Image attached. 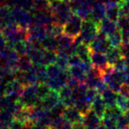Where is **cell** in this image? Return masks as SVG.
<instances>
[{"mask_svg": "<svg viewBox=\"0 0 129 129\" xmlns=\"http://www.w3.org/2000/svg\"><path fill=\"white\" fill-rule=\"evenodd\" d=\"M37 84L28 85L24 86L22 92L17 100L24 108L33 109L35 107L40 106L41 100L37 95Z\"/></svg>", "mask_w": 129, "mask_h": 129, "instance_id": "1", "label": "cell"}, {"mask_svg": "<svg viewBox=\"0 0 129 129\" xmlns=\"http://www.w3.org/2000/svg\"><path fill=\"white\" fill-rule=\"evenodd\" d=\"M8 47L12 48L16 44L27 40V29L21 28L17 25L6 27L2 30Z\"/></svg>", "mask_w": 129, "mask_h": 129, "instance_id": "2", "label": "cell"}, {"mask_svg": "<svg viewBox=\"0 0 129 129\" xmlns=\"http://www.w3.org/2000/svg\"><path fill=\"white\" fill-rule=\"evenodd\" d=\"M99 24L91 19L83 20L81 30L80 33V38L81 42L85 45H89L95 38L97 34L99 33Z\"/></svg>", "mask_w": 129, "mask_h": 129, "instance_id": "3", "label": "cell"}, {"mask_svg": "<svg viewBox=\"0 0 129 129\" xmlns=\"http://www.w3.org/2000/svg\"><path fill=\"white\" fill-rule=\"evenodd\" d=\"M12 15L16 23L24 29H28L34 24V17L32 12L21 8H11Z\"/></svg>", "mask_w": 129, "mask_h": 129, "instance_id": "4", "label": "cell"}, {"mask_svg": "<svg viewBox=\"0 0 129 129\" xmlns=\"http://www.w3.org/2000/svg\"><path fill=\"white\" fill-rule=\"evenodd\" d=\"M82 21L83 20L81 19L79 16L73 13V15L69 18L68 21L62 26L63 33L74 39L77 38V36H80L81 30V26H82Z\"/></svg>", "mask_w": 129, "mask_h": 129, "instance_id": "5", "label": "cell"}, {"mask_svg": "<svg viewBox=\"0 0 129 129\" xmlns=\"http://www.w3.org/2000/svg\"><path fill=\"white\" fill-rule=\"evenodd\" d=\"M89 48L90 51L106 53L112 48V45L108 39V36L101 31H99L95 38L89 45Z\"/></svg>", "mask_w": 129, "mask_h": 129, "instance_id": "6", "label": "cell"}, {"mask_svg": "<svg viewBox=\"0 0 129 129\" xmlns=\"http://www.w3.org/2000/svg\"><path fill=\"white\" fill-rule=\"evenodd\" d=\"M17 25L12 15V8L7 4L0 5V30Z\"/></svg>", "mask_w": 129, "mask_h": 129, "instance_id": "7", "label": "cell"}, {"mask_svg": "<svg viewBox=\"0 0 129 129\" xmlns=\"http://www.w3.org/2000/svg\"><path fill=\"white\" fill-rule=\"evenodd\" d=\"M90 63L92 64L94 68L100 70L102 74L110 67L105 53L90 51Z\"/></svg>", "mask_w": 129, "mask_h": 129, "instance_id": "8", "label": "cell"}, {"mask_svg": "<svg viewBox=\"0 0 129 129\" xmlns=\"http://www.w3.org/2000/svg\"><path fill=\"white\" fill-rule=\"evenodd\" d=\"M34 23L37 25L47 26L49 25L54 23L53 21V16L51 10H45L41 12H33Z\"/></svg>", "mask_w": 129, "mask_h": 129, "instance_id": "9", "label": "cell"}, {"mask_svg": "<svg viewBox=\"0 0 129 129\" xmlns=\"http://www.w3.org/2000/svg\"><path fill=\"white\" fill-rule=\"evenodd\" d=\"M62 116L71 122L72 124L82 122L84 115L75 106L66 107L62 113Z\"/></svg>", "mask_w": 129, "mask_h": 129, "instance_id": "10", "label": "cell"}, {"mask_svg": "<svg viewBox=\"0 0 129 129\" xmlns=\"http://www.w3.org/2000/svg\"><path fill=\"white\" fill-rule=\"evenodd\" d=\"M59 102H60V97H59L58 92L53 90H51L49 95L40 101V106L44 109L51 110Z\"/></svg>", "mask_w": 129, "mask_h": 129, "instance_id": "11", "label": "cell"}, {"mask_svg": "<svg viewBox=\"0 0 129 129\" xmlns=\"http://www.w3.org/2000/svg\"><path fill=\"white\" fill-rule=\"evenodd\" d=\"M82 123L85 126V128L94 129L101 126V120L94 113L93 110L90 109L84 114Z\"/></svg>", "mask_w": 129, "mask_h": 129, "instance_id": "12", "label": "cell"}, {"mask_svg": "<svg viewBox=\"0 0 129 129\" xmlns=\"http://www.w3.org/2000/svg\"><path fill=\"white\" fill-rule=\"evenodd\" d=\"M106 105L104 102L100 94H97L94 101L91 104V109L93 110L94 113L98 116V118L102 120L105 118V111H106Z\"/></svg>", "mask_w": 129, "mask_h": 129, "instance_id": "13", "label": "cell"}, {"mask_svg": "<svg viewBox=\"0 0 129 129\" xmlns=\"http://www.w3.org/2000/svg\"><path fill=\"white\" fill-rule=\"evenodd\" d=\"M105 17H106L105 4L96 3V4H94L92 10H91L90 19L99 24Z\"/></svg>", "mask_w": 129, "mask_h": 129, "instance_id": "14", "label": "cell"}, {"mask_svg": "<svg viewBox=\"0 0 129 129\" xmlns=\"http://www.w3.org/2000/svg\"><path fill=\"white\" fill-rule=\"evenodd\" d=\"M118 27L117 26L116 21L109 20V18L105 17L104 19L99 23V30L104 34H105L107 36L109 35L114 32L115 30H117Z\"/></svg>", "mask_w": 129, "mask_h": 129, "instance_id": "15", "label": "cell"}, {"mask_svg": "<svg viewBox=\"0 0 129 129\" xmlns=\"http://www.w3.org/2000/svg\"><path fill=\"white\" fill-rule=\"evenodd\" d=\"M104 102L106 105V107H114L116 106V101H117L118 93L115 92L110 88L107 87L106 89L100 93Z\"/></svg>", "mask_w": 129, "mask_h": 129, "instance_id": "16", "label": "cell"}, {"mask_svg": "<svg viewBox=\"0 0 129 129\" xmlns=\"http://www.w3.org/2000/svg\"><path fill=\"white\" fill-rule=\"evenodd\" d=\"M34 0H7L6 4L10 8H21L30 12H33Z\"/></svg>", "mask_w": 129, "mask_h": 129, "instance_id": "17", "label": "cell"}, {"mask_svg": "<svg viewBox=\"0 0 129 129\" xmlns=\"http://www.w3.org/2000/svg\"><path fill=\"white\" fill-rule=\"evenodd\" d=\"M74 38H72L71 36H68L64 33H62L60 36L57 37L58 40V47L56 49V52L58 51H65L66 49H68L72 44L74 43Z\"/></svg>", "mask_w": 129, "mask_h": 129, "instance_id": "18", "label": "cell"}, {"mask_svg": "<svg viewBox=\"0 0 129 129\" xmlns=\"http://www.w3.org/2000/svg\"><path fill=\"white\" fill-rule=\"evenodd\" d=\"M49 127L51 129H72V124L61 115L53 118Z\"/></svg>", "mask_w": 129, "mask_h": 129, "instance_id": "19", "label": "cell"}, {"mask_svg": "<svg viewBox=\"0 0 129 129\" xmlns=\"http://www.w3.org/2000/svg\"><path fill=\"white\" fill-rule=\"evenodd\" d=\"M68 72L71 77L75 78L79 82H84L86 79V72L81 67V64L79 66H73L68 68Z\"/></svg>", "mask_w": 129, "mask_h": 129, "instance_id": "20", "label": "cell"}, {"mask_svg": "<svg viewBox=\"0 0 129 129\" xmlns=\"http://www.w3.org/2000/svg\"><path fill=\"white\" fill-rule=\"evenodd\" d=\"M76 53L81 58L83 62H90V49L89 45H85L83 43L77 45Z\"/></svg>", "mask_w": 129, "mask_h": 129, "instance_id": "21", "label": "cell"}, {"mask_svg": "<svg viewBox=\"0 0 129 129\" xmlns=\"http://www.w3.org/2000/svg\"><path fill=\"white\" fill-rule=\"evenodd\" d=\"M105 54L107 59H108L109 64L110 66H112V67L119 58H121L122 57L119 47H112Z\"/></svg>", "mask_w": 129, "mask_h": 129, "instance_id": "22", "label": "cell"}, {"mask_svg": "<svg viewBox=\"0 0 129 129\" xmlns=\"http://www.w3.org/2000/svg\"><path fill=\"white\" fill-rule=\"evenodd\" d=\"M14 120L13 114L7 110H0V129L8 127Z\"/></svg>", "mask_w": 129, "mask_h": 129, "instance_id": "23", "label": "cell"}, {"mask_svg": "<svg viewBox=\"0 0 129 129\" xmlns=\"http://www.w3.org/2000/svg\"><path fill=\"white\" fill-rule=\"evenodd\" d=\"M42 48L47 50H54L56 51L58 47V40L57 37L47 36L41 42H40Z\"/></svg>", "mask_w": 129, "mask_h": 129, "instance_id": "24", "label": "cell"}, {"mask_svg": "<svg viewBox=\"0 0 129 129\" xmlns=\"http://www.w3.org/2000/svg\"><path fill=\"white\" fill-rule=\"evenodd\" d=\"M32 67V62L27 55L20 56L18 61V72H27Z\"/></svg>", "mask_w": 129, "mask_h": 129, "instance_id": "25", "label": "cell"}, {"mask_svg": "<svg viewBox=\"0 0 129 129\" xmlns=\"http://www.w3.org/2000/svg\"><path fill=\"white\" fill-rule=\"evenodd\" d=\"M108 39L109 40L110 44H111L112 47H120L122 44V35L119 29L115 30L114 32H113L112 34L109 35Z\"/></svg>", "mask_w": 129, "mask_h": 129, "instance_id": "26", "label": "cell"}, {"mask_svg": "<svg viewBox=\"0 0 129 129\" xmlns=\"http://www.w3.org/2000/svg\"><path fill=\"white\" fill-rule=\"evenodd\" d=\"M45 10H50L49 0H34L33 12H41Z\"/></svg>", "mask_w": 129, "mask_h": 129, "instance_id": "27", "label": "cell"}, {"mask_svg": "<svg viewBox=\"0 0 129 129\" xmlns=\"http://www.w3.org/2000/svg\"><path fill=\"white\" fill-rule=\"evenodd\" d=\"M128 102H129V100L127 97H125L124 95L118 93L116 105L118 106V108L120 109L121 112L124 114L128 111Z\"/></svg>", "mask_w": 129, "mask_h": 129, "instance_id": "28", "label": "cell"}, {"mask_svg": "<svg viewBox=\"0 0 129 129\" xmlns=\"http://www.w3.org/2000/svg\"><path fill=\"white\" fill-rule=\"evenodd\" d=\"M46 72H47V78H49V79H53V78L58 77L62 72V70L54 63V64H49L48 66H46Z\"/></svg>", "mask_w": 129, "mask_h": 129, "instance_id": "29", "label": "cell"}, {"mask_svg": "<svg viewBox=\"0 0 129 129\" xmlns=\"http://www.w3.org/2000/svg\"><path fill=\"white\" fill-rule=\"evenodd\" d=\"M55 64L60 69H62V71L68 70V68H69L68 57H66V56H63V55H58Z\"/></svg>", "mask_w": 129, "mask_h": 129, "instance_id": "30", "label": "cell"}, {"mask_svg": "<svg viewBox=\"0 0 129 129\" xmlns=\"http://www.w3.org/2000/svg\"><path fill=\"white\" fill-rule=\"evenodd\" d=\"M113 68L115 71L118 72H124L126 69L127 68V63H126V61L123 57H122L121 58H119L118 60L115 62V63L113 65Z\"/></svg>", "mask_w": 129, "mask_h": 129, "instance_id": "31", "label": "cell"}, {"mask_svg": "<svg viewBox=\"0 0 129 129\" xmlns=\"http://www.w3.org/2000/svg\"><path fill=\"white\" fill-rule=\"evenodd\" d=\"M82 60L81 59V58L78 56L77 53L72 54L68 57V65L69 68L73 67V66H79L82 63Z\"/></svg>", "mask_w": 129, "mask_h": 129, "instance_id": "32", "label": "cell"}, {"mask_svg": "<svg viewBox=\"0 0 129 129\" xmlns=\"http://www.w3.org/2000/svg\"><path fill=\"white\" fill-rule=\"evenodd\" d=\"M97 94H99V93L97 92V90L95 89H93V88H88L86 94V98L87 102L90 105V106H91L92 102L94 101V100H95V96L97 95Z\"/></svg>", "mask_w": 129, "mask_h": 129, "instance_id": "33", "label": "cell"}, {"mask_svg": "<svg viewBox=\"0 0 129 129\" xmlns=\"http://www.w3.org/2000/svg\"><path fill=\"white\" fill-rule=\"evenodd\" d=\"M8 46L7 42H6V40L4 38V36L3 34L2 30H0V51H2L3 49H4L6 47Z\"/></svg>", "mask_w": 129, "mask_h": 129, "instance_id": "34", "label": "cell"}, {"mask_svg": "<svg viewBox=\"0 0 129 129\" xmlns=\"http://www.w3.org/2000/svg\"><path fill=\"white\" fill-rule=\"evenodd\" d=\"M95 3H100V4H106L107 2L109 1V0H95Z\"/></svg>", "mask_w": 129, "mask_h": 129, "instance_id": "35", "label": "cell"}, {"mask_svg": "<svg viewBox=\"0 0 129 129\" xmlns=\"http://www.w3.org/2000/svg\"><path fill=\"white\" fill-rule=\"evenodd\" d=\"M105 129H119V128L116 126V127H105Z\"/></svg>", "mask_w": 129, "mask_h": 129, "instance_id": "36", "label": "cell"}, {"mask_svg": "<svg viewBox=\"0 0 129 129\" xmlns=\"http://www.w3.org/2000/svg\"><path fill=\"white\" fill-rule=\"evenodd\" d=\"M59 1H62V2H68V3H69L71 1V0H59Z\"/></svg>", "mask_w": 129, "mask_h": 129, "instance_id": "37", "label": "cell"}, {"mask_svg": "<svg viewBox=\"0 0 129 129\" xmlns=\"http://www.w3.org/2000/svg\"><path fill=\"white\" fill-rule=\"evenodd\" d=\"M4 129H11V128L8 127H6V128H4Z\"/></svg>", "mask_w": 129, "mask_h": 129, "instance_id": "38", "label": "cell"}, {"mask_svg": "<svg viewBox=\"0 0 129 129\" xmlns=\"http://www.w3.org/2000/svg\"><path fill=\"white\" fill-rule=\"evenodd\" d=\"M0 65H1V62H0Z\"/></svg>", "mask_w": 129, "mask_h": 129, "instance_id": "39", "label": "cell"}, {"mask_svg": "<svg viewBox=\"0 0 129 129\" xmlns=\"http://www.w3.org/2000/svg\"><path fill=\"white\" fill-rule=\"evenodd\" d=\"M128 3H129V2H128Z\"/></svg>", "mask_w": 129, "mask_h": 129, "instance_id": "40", "label": "cell"}]
</instances>
